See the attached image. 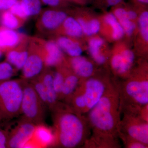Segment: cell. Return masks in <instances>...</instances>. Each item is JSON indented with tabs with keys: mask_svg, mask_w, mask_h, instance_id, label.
<instances>
[{
	"mask_svg": "<svg viewBox=\"0 0 148 148\" xmlns=\"http://www.w3.org/2000/svg\"><path fill=\"white\" fill-rule=\"evenodd\" d=\"M31 139L34 143L36 147H53L55 136L53 130L42 123L36 125L34 132Z\"/></svg>",
	"mask_w": 148,
	"mask_h": 148,
	"instance_id": "obj_24",
	"label": "cell"
},
{
	"mask_svg": "<svg viewBox=\"0 0 148 148\" xmlns=\"http://www.w3.org/2000/svg\"><path fill=\"white\" fill-rule=\"evenodd\" d=\"M124 1L111 8L110 11L121 26L123 32L125 40L131 46L138 30V24H135L130 19L124 6Z\"/></svg>",
	"mask_w": 148,
	"mask_h": 148,
	"instance_id": "obj_17",
	"label": "cell"
},
{
	"mask_svg": "<svg viewBox=\"0 0 148 148\" xmlns=\"http://www.w3.org/2000/svg\"><path fill=\"white\" fill-rule=\"evenodd\" d=\"M53 73L51 68H46L38 77L46 88L48 99V108L52 112L57 108L61 104L54 89L53 84Z\"/></svg>",
	"mask_w": 148,
	"mask_h": 148,
	"instance_id": "obj_21",
	"label": "cell"
},
{
	"mask_svg": "<svg viewBox=\"0 0 148 148\" xmlns=\"http://www.w3.org/2000/svg\"><path fill=\"white\" fill-rule=\"evenodd\" d=\"M113 44L109 61L110 72L116 77L124 79L135 66L137 57L131 45L123 39Z\"/></svg>",
	"mask_w": 148,
	"mask_h": 148,
	"instance_id": "obj_6",
	"label": "cell"
},
{
	"mask_svg": "<svg viewBox=\"0 0 148 148\" xmlns=\"http://www.w3.org/2000/svg\"><path fill=\"white\" fill-rule=\"evenodd\" d=\"M121 112L138 113L148 105V59L139 58L128 76L121 83L117 82Z\"/></svg>",
	"mask_w": 148,
	"mask_h": 148,
	"instance_id": "obj_3",
	"label": "cell"
},
{
	"mask_svg": "<svg viewBox=\"0 0 148 148\" xmlns=\"http://www.w3.org/2000/svg\"><path fill=\"white\" fill-rule=\"evenodd\" d=\"M26 35L14 30L1 26L0 27V50L2 53L16 47L20 43Z\"/></svg>",
	"mask_w": 148,
	"mask_h": 148,
	"instance_id": "obj_22",
	"label": "cell"
},
{
	"mask_svg": "<svg viewBox=\"0 0 148 148\" xmlns=\"http://www.w3.org/2000/svg\"><path fill=\"white\" fill-rule=\"evenodd\" d=\"M2 52L1 51V50H0V57H1V56L2 54Z\"/></svg>",
	"mask_w": 148,
	"mask_h": 148,
	"instance_id": "obj_38",
	"label": "cell"
},
{
	"mask_svg": "<svg viewBox=\"0 0 148 148\" xmlns=\"http://www.w3.org/2000/svg\"><path fill=\"white\" fill-rule=\"evenodd\" d=\"M8 10L10 11L12 13L21 18H23V19L27 20V19L29 18L26 14L25 13L19 1L16 4L12 6Z\"/></svg>",
	"mask_w": 148,
	"mask_h": 148,
	"instance_id": "obj_34",
	"label": "cell"
},
{
	"mask_svg": "<svg viewBox=\"0 0 148 148\" xmlns=\"http://www.w3.org/2000/svg\"><path fill=\"white\" fill-rule=\"evenodd\" d=\"M7 133L0 128V148H7Z\"/></svg>",
	"mask_w": 148,
	"mask_h": 148,
	"instance_id": "obj_36",
	"label": "cell"
},
{
	"mask_svg": "<svg viewBox=\"0 0 148 148\" xmlns=\"http://www.w3.org/2000/svg\"><path fill=\"white\" fill-rule=\"evenodd\" d=\"M16 70L7 61L0 62V81L10 79Z\"/></svg>",
	"mask_w": 148,
	"mask_h": 148,
	"instance_id": "obj_30",
	"label": "cell"
},
{
	"mask_svg": "<svg viewBox=\"0 0 148 148\" xmlns=\"http://www.w3.org/2000/svg\"><path fill=\"white\" fill-rule=\"evenodd\" d=\"M65 63L81 79L92 77L103 69L100 68L91 58L82 55L76 56L66 55Z\"/></svg>",
	"mask_w": 148,
	"mask_h": 148,
	"instance_id": "obj_15",
	"label": "cell"
},
{
	"mask_svg": "<svg viewBox=\"0 0 148 148\" xmlns=\"http://www.w3.org/2000/svg\"><path fill=\"white\" fill-rule=\"evenodd\" d=\"M66 55L76 56L81 55L86 50V44L84 39L63 36H55L50 37Z\"/></svg>",
	"mask_w": 148,
	"mask_h": 148,
	"instance_id": "obj_18",
	"label": "cell"
},
{
	"mask_svg": "<svg viewBox=\"0 0 148 148\" xmlns=\"http://www.w3.org/2000/svg\"><path fill=\"white\" fill-rule=\"evenodd\" d=\"M25 80L0 81V115L3 119H11L21 114Z\"/></svg>",
	"mask_w": 148,
	"mask_h": 148,
	"instance_id": "obj_5",
	"label": "cell"
},
{
	"mask_svg": "<svg viewBox=\"0 0 148 148\" xmlns=\"http://www.w3.org/2000/svg\"><path fill=\"white\" fill-rule=\"evenodd\" d=\"M55 71L53 73V84L54 89L60 101L61 92L65 79L66 66L65 61L63 64L56 67Z\"/></svg>",
	"mask_w": 148,
	"mask_h": 148,
	"instance_id": "obj_27",
	"label": "cell"
},
{
	"mask_svg": "<svg viewBox=\"0 0 148 148\" xmlns=\"http://www.w3.org/2000/svg\"><path fill=\"white\" fill-rule=\"evenodd\" d=\"M36 126L34 123L23 118L9 133L6 131L7 148H23L33 136Z\"/></svg>",
	"mask_w": 148,
	"mask_h": 148,
	"instance_id": "obj_16",
	"label": "cell"
},
{
	"mask_svg": "<svg viewBox=\"0 0 148 148\" xmlns=\"http://www.w3.org/2000/svg\"><path fill=\"white\" fill-rule=\"evenodd\" d=\"M30 38L26 35L18 45L5 53L6 61L12 65L16 71L21 70L27 61Z\"/></svg>",
	"mask_w": 148,
	"mask_h": 148,
	"instance_id": "obj_19",
	"label": "cell"
},
{
	"mask_svg": "<svg viewBox=\"0 0 148 148\" xmlns=\"http://www.w3.org/2000/svg\"><path fill=\"white\" fill-rule=\"evenodd\" d=\"M31 83L37 94L46 107H48L47 94L44 85L38 77L31 80Z\"/></svg>",
	"mask_w": 148,
	"mask_h": 148,
	"instance_id": "obj_29",
	"label": "cell"
},
{
	"mask_svg": "<svg viewBox=\"0 0 148 148\" xmlns=\"http://www.w3.org/2000/svg\"><path fill=\"white\" fill-rule=\"evenodd\" d=\"M0 21L2 26L16 30L23 27L27 20L18 17L8 10L1 11Z\"/></svg>",
	"mask_w": 148,
	"mask_h": 148,
	"instance_id": "obj_26",
	"label": "cell"
},
{
	"mask_svg": "<svg viewBox=\"0 0 148 148\" xmlns=\"http://www.w3.org/2000/svg\"><path fill=\"white\" fill-rule=\"evenodd\" d=\"M99 16L100 26L98 34L100 36L109 43H114L123 39V30L110 11H102Z\"/></svg>",
	"mask_w": 148,
	"mask_h": 148,
	"instance_id": "obj_14",
	"label": "cell"
},
{
	"mask_svg": "<svg viewBox=\"0 0 148 148\" xmlns=\"http://www.w3.org/2000/svg\"><path fill=\"white\" fill-rule=\"evenodd\" d=\"M69 15L74 17L81 27L85 38L98 34L100 22L99 14L87 6L71 7Z\"/></svg>",
	"mask_w": 148,
	"mask_h": 148,
	"instance_id": "obj_12",
	"label": "cell"
},
{
	"mask_svg": "<svg viewBox=\"0 0 148 148\" xmlns=\"http://www.w3.org/2000/svg\"><path fill=\"white\" fill-rule=\"evenodd\" d=\"M119 138H120L123 143L125 147L127 148H147L148 145H145L143 143L127 138L126 136L118 134Z\"/></svg>",
	"mask_w": 148,
	"mask_h": 148,
	"instance_id": "obj_33",
	"label": "cell"
},
{
	"mask_svg": "<svg viewBox=\"0 0 148 148\" xmlns=\"http://www.w3.org/2000/svg\"><path fill=\"white\" fill-rule=\"evenodd\" d=\"M28 17L37 16L42 9L40 0H19Z\"/></svg>",
	"mask_w": 148,
	"mask_h": 148,
	"instance_id": "obj_28",
	"label": "cell"
},
{
	"mask_svg": "<svg viewBox=\"0 0 148 148\" xmlns=\"http://www.w3.org/2000/svg\"><path fill=\"white\" fill-rule=\"evenodd\" d=\"M42 4L52 8L68 9L72 4L67 0H40Z\"/></svg>",
	"mask_w": 148,
	"mask_h": 148,
	"instance_id": "obj_31",
	"label": "cell"
},
{
	"mask_svg": "<svg viewBox=\"0 0 148 148\" xmlns=\"http://www.w3.org/2000/svg\"><path fill=\"white\" fill-rule=\"evenodd\" d=\"M122 1L123 0H92L91 4L93 7L103 11L116 5Z\"/></svg>",
	"mask_w": 148,
	"mask_h": 148,
	"instance_id": "obj_32",
	"label": "cell"
},
{
	"mask_svg": "<svg viewBox=\"0 0 148 148\" xmlns=\"http://www.w3.org/2000/svg\"><path fill=\"white\" fill-rule=\"evenodd\" d=\"M110 72L103 69L94 75L81 79L66 104L81 114L88 113L100 100L112 82Z\"/></svg>",
	"mask_w": 148,
	"mask_h": 148,
	"instance_id": "obj_4",
	"label": "cell"
},
{
	"mask_svg": "<svg viewBox=\"0 0 148 148\" xmlns=\"http://www.w3.org/2000/svg\"><path fill=\"white\" fill-rule=\"evenodd\" d=\"M44 39L40 37H31L28 45V55L22 68L21 79L31 81L39 76L45 69L43 54Z\"/></svg>",
	"mask_w": 148,
	"mask_h": 148,
	"instance_id": "obj_7",
	"label": "cell"
},
{
	"mask_svg": "<svg viewBox=\"0 0 148 148\" xmlns=\"http://www.w3.org/2000/svg\"><path fill=\"white\" fill-rule=\"evenodd\" d=\"M19 0H0V11L8 10Z\"/></svg>",
	"mask_w": 148,
	"mask_h": 148,
	"instance_id": "obj_35",
	"label": "cell"
},
{
	"mask_svg": "<svg viewBox=\"0 0 148 148\" xmlns=\"http://www.w3.org/2000/svg\"><path fill=\"white\" fill-rule=\"evenodd\" d=\"M121 113L119 90L113 79L100 100L86 117L92 134L85 148L121 147L118 131Z\"/></svg>",
	"mask_w": 148,
	"mask_h": 148,
	"instance_id": "obj_1",
	"label": "cell"
},
{
	"mask_svg": "<svg viewBox=\"0 0 148 148\" xmlns=\"http://www.w3.org/2000/svg\"><path fill=\"white\" fill-rule=\"evenodd\" d=\"M69 8H48L42 10L37 16L36 29L41 36L49 38L54 34L66 17L69 15Z\"/></svg>",
	"mask_w": 148,
	"mask_h": 148,
	"instance_id": "obj_10",
	"label": "cell"
},
{
	"mask_svg": "<svg viewBox=\"0 0 148 148\" xmlns=\"http://www.w3.org/2000/svg\"><path fill=\"white\" fill-rule=\"evenodd\" d=\"M118 134L137 140L148 145V121L143 119L138 113L123 111Z\"/></svg>",
	"mask_w": 148,
	"mask_h": 148,
	"instance_id": "obj_9",
	"label": "cell"
},
{
	"mask_svg": "<svg viewBox=\"0 0 148 148\" xmlns=\"http://www.w3.org/2000/svg\"><path fill=\"white\" fill-rule=\"evenodd\" d=\"M66 66L65 79L60 101L63 100L66 103L76 89L81 79L68 66L66 65Z\"/></svg>",
	"mask_w": 148,
	"mask_h": 148,
	"instance_id": "obj_25",
	"label": "cell"
},
{
	"mask_svg": "<svg viewBox=\"0 0 148 148\" xmlns=\"http://www.w3.org/2000/svg\"><path fill=\"white\" fill-rule=\"evenodd\" d=\"M45 106L31 83L25 80L21 114L23 118L36 125L42 124L45 117Z\"/></svg>",
	"mask_w": 148,
	"mask_h": 148,
	"instance_id": "obj_8",
	"label": "cell"
},
{
	"mask_svg": "<svg viewBox=\"0 0 148 148\" xmlns=\"http://www.w3.org/2000/svg\"><path fill=\"white\" fill-rule=\"evenodd\" d=\"M72 4L76 5L78 6H87L92 3V0H67Z\"/></svg>",
	"mask_w": 148,
	"mask_h": 148,
	"instance_id": "obj_37",
	"label": "cell"
},
{
	"mask_svg": "<svg viewBox=\"0 0 148 148\" xmlns=\"http://www.w3.org/2000/svg\"><path fill=\"white\" fill-rule=\"evenodd\" d=\"M134 5L138 9V32L132 42L133 50L138 58L148 59V6Z\"/></svg>",
	"mask_w": 148,
	"mask_h": 148,
	"instance_id": "obj_13",
	"label": "cell"
},
{
	"mask_svg": "<svg viewBox=\"0 0 148 148\" xmlns=\"http://www.w3.org/2000/svg\"><path fill=\"white\" fill-rule=\"evenodd\" d=\"M53 147L75 148L82 147L90 135V128L86 117L62 103L53 111Z\"/></svg>",
	"mask_w": 148,
	"mask_h": 148,
	"instance_id": "obj_2",
	"label": "cell"
},
{
	"mask_svg": "<svg viewBox=\"0 0 148 148\" xmlns=\"http://www.w3.org/2000/svg\"><path fill=\"white\" fill-rule=\"evenodd\" d=\"M43 54L46 68H56L65 61L66 54L53 40L44 39Z\"/></svg>",
	"mask_w": 148,
	"mask_h": 148,
	"instance_id": "obj_20",
	"label": "cell"
},
{
	"mask_svg": "<svg viewBox=\"0 0 148 148\" xmlns=\"http://www.w3.org/2000/svg\"><path fill=\"white\" fill-rule=\"evenodd\" d=\"M86 50L90 58L100 68L110 71L109 61L111 47L109 43L99 34L84 38Z\"/></svg>",
	"mask_w": 148,
	"mask_h": 148,
	"instance_id": "obj_11",
	"label": "cell"
},
{
	"mask_svg": "<svg viewBox=\"0 0 148 148\" xmlns=\"http://www.w3.org/2000/svg\"><path fill=\"white\" fill-rule=\"evenodd\" d=\"M66 36L80 39L85 38L79 24L73 16L70 15L66 17L52 36Z\"/></svg>",
	"mask_w": 148,
	"mask_h": 148,
	"instance_id": "obj_23",
	"label": "cell"
}]
</instances>
